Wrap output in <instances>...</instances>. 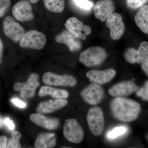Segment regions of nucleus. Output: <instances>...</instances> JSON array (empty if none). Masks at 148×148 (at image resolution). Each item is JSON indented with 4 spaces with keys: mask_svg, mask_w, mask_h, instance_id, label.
Returning <instances> with one entry per match:
<instances>
[{
    "mask_svg": "<svg viewBox=\"0 0 148 148\" xmlns=\"http://www.w3.org/2000/svg\"><path fill=\"white\" fill-rule=\"evenodd\" d=\"M4 122L5 125H7L9 129L10 130H14L15 125H14L13 121L10 119V118H5L4 121Z\"/></svg>",
    "mask_w": 148,
    "mask_h": 148,
    "instance_id": "nucleus-32",
    "label": "nucleus"
},
{
    "mask_svg": "<svg viewBox=\"0 0 148 148\" xmlns=\"http://www.w3.org/2000/svg\"><path fill=\"white\" fill-rule=\"evenodd\" d=\"M3 124V121L2 118L0 116V128L2 127Z\"/></svg>",
    "mask_w": 148,
    "mask_h": 148,
    "instance_id": "nucleus-36",
    "label": "nucleus"
},
{
    "mask_svg": "<svg viewBox=\"0 0 148 148\" xmlns=\"http://www.w3.org/2000/svg\"><path fill=\"white\" fill-rule=\"evenodd\" d=\"M68 103L65 99H56L41 102L38 105L36 111L40 113H50L65 107Z\"/></svg>",
    "mask_w": 148,
    "mask_h": 148,
    "instance_id": "nucleus-19",
    "label": "nucleus"
},
{
    "mask_svg": "<svg viewBox=\"0 0 148 148\" xmlns=\"http://www.w3.org/2000/svg\"><path fill=\"white\" fill-rule=\"evenodd\" d=\"M56 42L66 45L72 52L79 50L82 45L79 39L75 36L68 30H64L55 37Z\"/></svg>",
    "mask_w": 148,
    "mask_h": 148,
    "instance_id": "nucleus-16",
    "label": "nucleus"
},
{
    "mask_svg": "<svg viewBox=\"0 0 148 148\" xmlns=\"http://www.w3.org/2000/svg\"><path fill=\"white\" fill-rule=\"evenodd\" d=\"M147 139L148 140V134L147 135Z\"/></svg>",
    "mask_w": 148,
    "mask_h": 148,
    "instance_id": "nucleus-38",
    "label": "nucleus"
},
{
    "mask_svg": "<svg viewBox=\"0 0 148 148\" xmlns=\"http://www.w3.org/2000/svg\"><path fill=\"white\" fill-rule=\"evenodd\" d=\"M116 75V71L110 69L103 71L90 70L87 72L86 76L91 82L103 85L110 82Z\"/></svg>",
    "mask_w": 148,
    "mask_h": 148,
    "instance_id": "nucleus-14",
    "label": "nucleus"
},
{
    "mask_svg": "<svg viewBox=\"0 0 148 148\" xmlns=\"http://www.w3.org/2000/svg\"><path fill=\"white\" fill-rule=\"evenodd\" d=\"M75 5L85 11L90 10L93 7V3L89 0H72Z\"/></svg>",
    "mask_w": 148,
    "mask_h": 148,
    "instance_id": "nucleus-26",
    "label": "nucleus"
},
{
    "mask_svg": "<svg viewBox=\"0 0 148 148\" xmlns=\"http://www.w3.org/2000/svg\"><path fill=\"white\" fill-rule=\"evenodd\" d=\"M136 95L144 101H148V81L145 83L143 87L137 90Z\"/></svg>",
    "mask_w": 148,
    "mask_h": 148,
    "instance_id": "nucleus-28",
    "label": "nucleus"
},
{
    "mask_svg": "<svg viewBox=\"0 0 148 148\" xmlns=\"http://www.w3.org/2000/svg\"><path fill=\"white\" fill-rule=\"evenodd\" d=\"M39 95L41 97L49 95L55 99H66L69 97V92L66 90L44 86L41 87Z\"/></svg>",
    "mask_w": 148,
    "mask_h": 148,
    "instance_id": "nucleus-22",
    "label": "nucleus"
},
{
    "mask_svg": "<svg viewBox=\"0 0 148 148\" xmlns=\"http://www.w3.org/2000/svg\"><path fill=\"white\" fill-rule=\"evenodd\" d=\"M12 13L16 19L21 22L30 21L34 18L31 3L27 0H21L12 8Z\"/></svg>",
    "mask_w": 148,
    "mask_h": 148,
    "instance_id": "nucleus-11",
    "label": "nucleus"
},
{
    "mask_svg": "<svg viewBox=\"0 0 148 148\" xmlns=\"http://www.w3.org/2000/svg\"><path fill=\"white\" fill-rule=\"evenodd\" d=\"M108 56L106 51L100 47L88 48L80 54L79 61L84 66L92 67L98 66L106 60Z\"/></svg>",
    "mask_w": 148,
    "mask_h": 148,
    "instance_id": "nucleus-2",
    "label": "nucleus"
},
{
    "mask_svg": "<svg viewBox=\"0 0 148 148\" xmlns=\"http://www.w3.org/2000/svg\"><path fill=\"white\" fill-rule=\"evenodd\" d=\"M46 41V37L42 32L31 30L25 33L20 40L19 44L24 48L38 50L43 48Z\"/></svg>",
    "mask_w": 148,
    "mask_h": 148,
    "instance_id": "nucleus-4",
    "label": "nucleus"
},
{
    "mask_svg": "<svg viewBox=\"0 0 148 148\" xmlns=\"http://www.w3.org/2000/svg\"><path fill=\"white\" fill-rule=\"evenodd\" d=\"M142 69L148 76V55L142 62Z\"/></svg>",
    "mask_w": 148,
    "mask_h": 148,
    "instance_id": "nucleus-31",
    "label": "nucleus"
},
{
    "mask_svg": "<svg viewBox=\"0 0 148 148\" xmlns=\"http://www.w3.org/2000/svg\"><path fill=\"white\" fill-rule=\"evenodd\" d=\"M29 119L35 124L49 130L57 129L60 124L57 119L47 117L40 113L32 114Z\"/></svg>",
    "mask_w": 148,
    "mask_h": 148,
    "instance_id": "nucleus-17",
    "label": "nucleus"
},
{
    "mask_svg": "<svg viewBox=\"0 0 148 148\" xmlns=\"http://www.w3.org/2000/svg\"><path fill=\"white\" fill-rule=\"evenodd\" d=\"M139 89V87L131 81L122 82L114 85L109 89L111 96L115 97H123L134 93Z\"/></svg>",
    "mask_w": 148,
    "mask_h": 148,
    "instance_id": "nucleus-13",
    "label": "nucleus"
},
{
    "mask_svg": "<svg viewBox=\"0 0 148 148\" xmlns=\"http://www.w3.org/2000/svg\"><path fill=\"white\" fill-rule=\"evenodd\" d=\"M106 27L110 29V36L114 40L120 39L125 32V25L122 16L119 14H112L106 20Z\"/></svg>",
    "mask_w": 148,
    "mask_h": 148,
    "instance_id": "nucleus-10",
    "label": "nucleus"
},
{
    "mask_svg": "<svg viewBox=\"0 0 148 148\" xmlns=\"http://www.w3.org/2000/svg\"><path fill=\"white\" fill-rule=\"evenodd\" d=\"M56 145L55 134L46 132L40 134L35 143V147L37 148H53Z\"/></svg>",
    "mask_w": 148,
    "mask_h": 148,
    "instance_id": "nucleus-20",
    "label": "nucleus"
},
{
    "mask_svg": "<svg viewBox=\"0 0 148 148\" xmlns=\"http://www.w3.org/2000/svg\"><path fill=\"white\" fill-rule=\"evenodd\" d=\"M110 107L115 118L125 122L137 119L141 111V106L139 103L123 97H116L112 100Z\"/></svg>",
    "mask_w": 148,
    "mask_h": 148,
    "instance_id": "nucleus-1",
    "label": "nucleus"
},
{
    "mask_svg": "<svg viewBox=\"0 0 148 148\" xmlns=\"http://www.w3.org/2000/svg\"><path fill=\"white\" fill-rule=\"evenodd\" d=\"M148 55V42L143 41L140 44L138 50L130 48L125 51L124 54L126 61L130 64H140Z\"/></svg>",
    "mask_w": 148,
    "mask_h": 148,
    "instance_id": "nucleus-12",
    "label": "nucleus"
},
{
    "mask_svg": "<svg viewBox=\"0 0 148 148\" xmlns=\"http://www.w3.org/2000/svg\"><path fill=\"white\" fill-rule=\"evenodd\" d=\"M135 23L143 33L148 35V5H145L140 8L135 14Z\"/></svg>",
    "mask_w": 148,
    "mask_h": 148,
    "instance_id": "nucleus-21",
    "label": "nucleus"
},
{
    "mask_svg": "<svg viewBox=\"0 0 148 148\" xmlns=\"http://www.w3.org/2000/svg\"><path fill=\"white\" fill-rule=\"evenodd\" d=\"M21 137V134L20 132L14 130L12 133L11 138L8 140L7 148H21V144L19 142Z\"/></svg>",
    "mask_w": 148,
    "mask_h": 148,
    "instance_id": "nucleus-24",
    "label": "nucleus"
},
{
    "mask_svg": "<svg viewBox=\"0 0 148 148\" xmlns=\"http://www.w3.org/2000/svg\"><path fill=\"white\" fill-rule=\"evenodd\" d=\"M44 83L48 85L55 86H74L76 84L77 80L70 75H58L51 72H46L42 77Z\"/></svg>",
    "mask_w": 148,
    "mask_h": 148,
    "instance_id": "nucleus-8",
    "label": "nucleus"
},
{
    "mask_svg": "<svg viewBox=\"0 0 148 148\" xmlns=\"http://www.w3.org/2000/svg\"><path fill=\"white\" fill-rule=\"evenodd\" d=\"M114 10V4L112 0H100L93 8L95 17L102 21H106Z\"/></svg>",
    "mask_w": 148,
    "mask_h": 148,
    "instance_id": "nucleus-15",
    "label": "nucleus"
},
{
    "mask_svg": "<svg viewBox=\"0 0 148 148\" xmlns=\"http://www.w3.org/2000/svg\"><path fill=\"white\" fill-rule=\"evenodd\" d=\"M3 48V45L1 40L0 39V63L1 61L2 57Z\"/></svg>",
    "mask_w": 148,
    "mask_h": 148,
    "instance_id": "nucleus-35",
    "label": "nucleus"
},
{
    "mask_svg": "<svg viewBox=\"0 0 148 148\" xmlns=\"http://www.w3.org/2000/svg\"><path fill=\"white\" fill-rule=\"evenodd\" d=\"M11 101L14 105L20 108H24L27 106V104L26 103L21 101V100H19L18 98H12L11 100Z\"/></svg>",
    "mask_w": 148,
    "mask_h": 148,
    "instance_id": "nucleus-30",
    "label": "nucleus"
},
{
    "mask_svg": "<svg viewBox=\"0 0 148 148\" xmlns=\"http://www.w3.org/2000/svg\"><path fill=\"white\" fill-rule=\"evenodd\" d=\"M63 132L67 140L76 144L81 143L84 137L83 130L76 120L74 119L65 120Z\"/></svg>",
    "mask_w": 148,
    "mask_h": 148,
    "instance_id": "nucleus-5",
    "label": "nucleus"
},
{
    "mask_svg": "<svg viewBox=\"0 0 148 148\" xmlns=\"http://www.w3.org/2000/svg\"><path fill=\"white\" fill-rule=\"evenodd\" d=\"M10 5V0H0V17L4 15Z\"/></svg>",
    "mask_w": 148,
    "mask_h": 148,
    "instance_id": "nucleus-29",
    "label": "nucleus"
},
{
    "mask_svg": "<svg viewBox=\"0 0 148 148\" xmlns=\"http://www.w3.org/2000/svg\"><path fill=\"white\" fill-rule=\"evenodd\" d=\"M87 121L88 127L93 135L98 136L102 134L105 127V118L101 108L95 106L89 109Z\"/></svg>",
    "mask_w": 148,
    "mask_h": 148,
    "instance_id": "nucleus-3",
    "label": "nucleus"
},
{
    "mask_svg": "<svg viewBox=\"0 0 148 148\" xmlns=\"http://www.w3.org/2000/svg\"><path fill=\"white\" fill-rule=\"evenodd\" d=\"M148 0H127V5L130 8L136 9L145 5Z\"/></svg>",
    "mask_w": 148,
    "mask_h": 148,
    "instance_id": "nucleus-27",
    "label": "nucleus"
},
{
    "mask_svg": "<svg viewBox=\"0 0 148 148\" xmlns=\"http://www.w3.org/2000/svg\"><path fill=\"white\" fill-rule=\"evenodd\" d=\"M44 2L46 8L52 12L61 13L65 8V0H44Z\"/></svg>",
    "mask_w": 148,
    "mask_h": 148,
    "instance_id": "nucleus-23",
    "label": "nucleus"
},
{
    "mask_svg": "<svg viewBox=\"0 0 148 148\" xmlns=\"http://www.w3.org/2000/svg\"><path fill=\"white\" fill-rule=\"evenodd\" d=\"M29 1L30 3L33 4H35L38 2L39 0H29Z\"/></svg>",
    "mask_w": 148,
    "mask_h": 148,
    "instance_id": "nucleus-37",
    "label": "nucleus"
},
{
    "mask_svg": "<svg viewBox=\"0 0 148 148\" xmlns=\"http://www.w3.org/2000/svg\"><path fill=\"white\" fill-rule=\"evenodd\" d=\"M8 140L6 136H0V148H7Z\"/></svg>",
    "mask_w": 148,
    "mask_h": 148,
    "instance_id": "nucleus-33",
    "label": "nucleus"
},
{
    "mask_svg": "<svg viewBox=\"0 0 148 148\" xmlns=\"http://www.w3.org/2000/svg\"><path fill=\"white\" fill-rule=\"evenodd\" d=\"M24 84V83L16 82L14 85V89L15 91H20L23 87Z\"/></svg>",
    "mask_w": 148,
    "mask_h": 148,
    "instance_id": "nucleus-34",
    "label": "nucleus"
},
{
    "mask_svg": "<svg viewBox=\"0 0 148 148\" xmlns=\"http://www.w3.org/2000/svg\"><path fill=\"white\" fill-rule=\"evenodd\" d=\"M81 95L84 100L88 104L96 106L100 104L104 97V90L101 85L92 83L84 88Z\"/></svg>",
    "mask_w": 148,
    "mask_h": 148,
    "instance_id": "nucleus-6",
    "label": "nucleus"
},
{
    "mask_svg": "<svg viewBox=\"0 0 148 148\" xmlns=\"http://www.w3.org/2000/svg\"><path fill=\"white\" fill-rule=\"evenodd\" d=\"M127 131V128L124 126H119L115 127L108 132L107 135V138L108 139H116L119 136L124 135Z\"/></svg>",
    "mask_w": 148,
    "mask_h": 148,
    "instance_id": "nucleus-25",
    "label": "nucleus"
},
{
    "mask_svg": "<svg viewBox=\"0 0 148 148\" xmlns=\"http://www.w3.org/2000/svg\"><path fill=\"white\" fill-rule=\"evenodd\" d=\"M66 29L79 39L85 40L91 32L90 27L84 25L78 18L71 17L67 19L65 24Z\"/></svg>",
    "mask_w": 148,
    "mask_h": 148,
    "instance_id": "nucleus-9",
    "label": "nucleus"
},
{
    "mask_svg": "<svg viewBox=\"0 0 148 148\" xmlns=\"http://www.w3.org/2000/svg\"><path fill=\"white\" fill-rule=\"evenodd\" d=\"M3 27L6 36L15 42L19 41L25 33L23 27L10 16L4 19Z\"/></svg>",
    "mask_w": 148,
    "mask_h": 148,
    "instance_id": "nucleus-7",
    "label": "nucleus"
},
{
    "mask_svg": "<svg viewBox=\"0 0 148 148\" xmlns=\"http://www.w3.org/2000/svg\"><path fill=\"white\" fill-rule=\"evenodd\" d=\"M39 76L37 74H31L27 82L24 83L23 87L20 90L21 97L24 99H30L35 95V91L39 85Z\"/></svg>",
    "mask_w": 148,
    "mask_h": 148,
    "instance_id": "nucleus-18",
    "label": "nucleus"
}]
</instances>
